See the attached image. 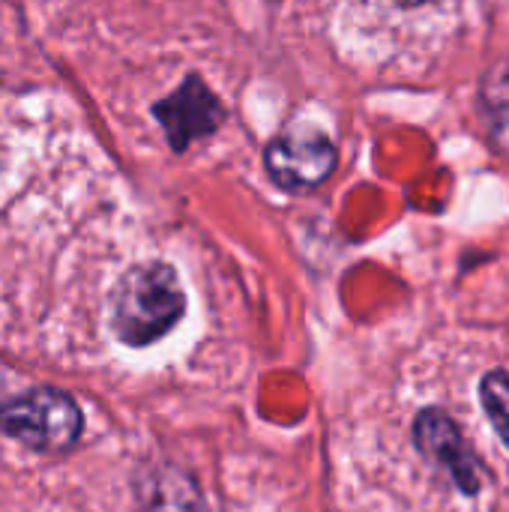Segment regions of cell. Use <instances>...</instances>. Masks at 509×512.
I'll use <instances>...</instances> for the list:
<instances>
[{"label":"cell","instance_id":"6da1fadb","mask_svg":"<svg viewBox=\"0 0 509 512\" xmlns=\"http://www.w3.org/2000/svg\"><path fill=\"white\" fill-rule=\"evenodd\" d=\"M186 315V294L174 267L162 261L138 264L114 288L111 330L129 348H147L165 339Z\"/></svg>","mask_w":509,"mask_h":512},{"label":"cell","instance_id":"7a4b0ae2","mask_svg":"<svg viewBox=\"0 0 509 512\" xmlns=\"http://www.w3.org/2000/svg\"><path fill=\"white\" fill-rule=\"evenodd\" d=\"M81 408L60 390H30L0 405V432L39 453H63L81 435Z\"/></svg>","mask_w":509,"mask_h":512},{"label":"cell","instance_id":"3957f363","mask_svg":"<svg viewBox=\"0 0 509 512\" xmlns=\"http://www.w3.org/2000/svg\"><path fill=\"white\" fill-rule=\"evenodd\" d=\"M267 174L276 186L291 192H306L321 186L336 168V147L330 138L312 129H294L279 135L264 153Z\"/></svg>","mask_w":509,"mask_h":512},{"label":"cell","instance_id":"277c9868","mask_svg":"<svg viewBox=\"0 0 509 512\" xmlns=\"http://www.w3.org/2000/svg\"><path fill=\"white\" fill-rule=\"evenodd\" d=\"M414 444L465 495H477L483 489L480 462H477L474 450L468 447L462 429L453 423V417L447 411H441V408L420 411V417L414 420Z\"/></svg>","mask_w":509,"mask_h":512},{"label":"cell","instance_id":"5b68a950","mask_svg":"<svg viewBox=\"0 0 509 512\" xmlns=\"http://www.w3.org/2000/svg\"><path fill=\"white\" fill-rule=\"evenodd\" d=\"M153 114L162 123L168 144L174 150H186L192 141L207 138L225 120L222 102L213 96V90L198 75H189L171 96L156 102Z\"/></svg>","mask_w":509,"mask_h":512},{"label":"cell","instance_id":"8992f818","mask_svg":"<svg viewBox=\"0 0 509 512\" xmlns=\"http://www.w3.org/2000/svg\"><path fill=\"white\" fill-rule=\"evenodd\" d=\"M135 492L141 512H207L195 480L171 465L147 468Z\"/></svg>","mask_w":509,"mask_h":512},{"label":"cell","instance_id":"52a82bcc","mask_svg":"<svg viewBox=\"0 0 509 512\" xmlns=\"http://www.w3.org/2000/svg\"><path fill=\"white\" fill-rule=\"evenodd\" d=\"M480 402L483 411L492 423V429L498 432V438L504 441V447L509 450V375L495 369L489 375H483L480 381Z\"/></svg>","mask_w":509,"mask_h":512}]
</instances>
